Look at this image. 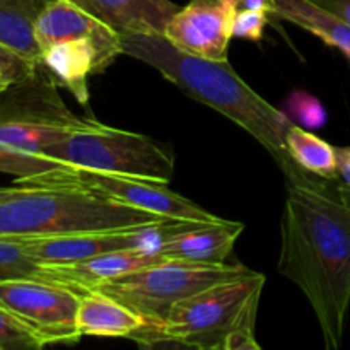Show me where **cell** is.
<instances>
[{"label": "cell", "instance_id": "obj_9", "mask_svg": "<svg viewBox=\"0 0 350 350\" xmlns=\"http://www.w3.org/2000/svg\"><path fill=\"white\" fill-rule=\"evenodd\" d=\"M0 304L12 311L44 345L75 344L81 338V293L41 279L0 280Z\"/></svg>", "mask_w": 350, "mask_h": 350}, {"label": "cell", "instance_id": "obj_23", "mask_svg": "<svg viewBox=\"0 0 350 350\" xmlns=\"http://www.w3.org/2000/svg\"><path fill=\"white\" fill-rule=\"evenodd\" d=\"M289 108L293 115L310 129H320L327 122V111L317 98L304 92H294L289 99Z\"/></svg>", "mask_w": 350, "mask_h": 350}, {"label": "cell", "instance_id": "obj_22", "mask_svg": "<svg viewBox=\"0 0 350 350\" xmlns=\"http://www.w3.org/2000/svg\"><path fill=\"white\" fill-rule=\"evenodd\" d=\"M40 338L3 304H0V350H36Z\"/></svg>", "mask_w": 350, "mask_h": 350}, {"label": "cell", "instance_id": "obj_8", "mask_svg": "<svg viewBox=\"0 0 350 350\" xmlns=\"http://www.w3.org/2000/svg\"><path fill=\"white\" fill-rule=\"evenodd\" d=\"M23 183L40 185H70L89 191L109 197L122 204L163 215L171 221L181 222H219L222 221L212 212L205 211L183 195L171 191L167 183L125 176V174L101 173V171L82 170V167L64 166L29 180H16Z\"/></svg>", "mask_w": 350, "mask_h": 350}, {"label": "cell", "instance_id": "obj_11", "mask_svg": "<svg viewBox=\"0 0 350 350\" xmlns=\"http://www.w3.org/2000/svg\"><path fill=\"white\" fill-rule=\"evenodd\" d=\"M236 12L234 0H191L171 17L164 36L195 57L228 62Z\"/></svg>", "mask_w": 350, "mask_h": 350}, {"label": "cell", "instance_id": "obj_2", "mask_svg": "<svg viewBox=\"0 0 350 350\" xmlns=\"http://www.w3.org/2000/svg\"><path fill=\"white\" fill-rule=\"evenodd\" d=\"M122 44L123 53L150 65L188 96L245 129L273 157L287 185H321L297 166L287 150L286 135L296 123L253 91L228 62L181 51L164 34H129L122 36Z\"/></svg>", "mask_w": 350, "mask_h": 350}, {"label": "cell", "instance_id": "obj_27", "mask_svg": "<svg viewBox=\"0 0 350 350\" xmlns=\"http://www.w3.org/2000/svg\"><path fill=\"white\" fill-rule=\"evenodd\" d=\"M337 152V170L342 185L350 188V147H335Z\"/></svg>", "mask_w": 350, "mask_h": 350}, {"label": "cell", "instance_id": "obj_1", "mask_svg": "<svg viewBox=\"0 0 350 350\" xmlns=\"http://www.w3.org/2000/svg\"><path fill=\"white\" fill-rule=\"evenodd\" d=\"M279 272L310 301L325 347L340 349L350 306V207L317 187L287 185Z\"/></svg>", "mask_w": 350, "mask_h": 350}, {"label": "cell", "instance_id": "obj_31", "mask_svg": "<svg viewBox=\"0 0 350 350\" xmlns=\"http://www.w3.org/2000/svg\"><path fill=\"white\" fill-rule=\"evenodd\" d=\"M345 57H347L349 62H350V51H349V53H345Z\"/></svg>", "mask_w": 350, "mask_h": 350}, {"label": "cell", "instance_id": "obj_10", "mask_svg": "<svg viewBox=\"0 0 350 350\" xmlns=\"http://www.w3.org/2000/svg\"><path fill=\"white\" fill-rule=\"evenodd\" d=\"M197 222L173 221L166 224L144 226L133 229H113V231H88L72 234L38 236V238H16L27 255L43 265L72 263L105 253L120 250L156 248L163 239L178 231L191 228Z\"/></svg>", "mask_w": 350, "mask_h": 350}, {"label": "cell", "instance_id": "obj_17", "mask_svg": "<svg viewBox=\"0 0 350 350\" xmlns=\"http://www.w3.org/2000/svg\"><path fill=\"white\" fill-rule=\"evenodd\" d=\"M146 321L139 313L99 291L81 294L77 310V328L81 337L129 338Z\"/></svg>", "mask_w": 350, "mask_h": 350}, {"label": "cell", "instance_id": "obj_24", "mask_svg": "<svg viewBox=\"0 0 350 350\" xmlns=\"http://www.w3.org/2000/svg\"><path fill=\"white\" fill-rule=\"evenodd\" d=\"M269 23V12L256 9H238L232 24V38L260 41Z\"/></svg>", "mask_w": 350, "mask_h": 350}, {"label": "cell", "instance_id": "obj_28", "mask_svg": "<svg viewBox=\"0 0 350 350\" xmlns=\"http://www.w3.org/2000/svg\"><path fill=\"white\" fill-rule=\"evenodd\" d=\"M238 9H256L267 10L273 14V0H234Z\"/></svg>", "mask_w": 350, "mask_h": 350}, {"label": "cell", "instance_id": "obj_16", "mask_svg": "<svg viewBox=\"0 0 350 350\" xmlns=\"http://www.w3.org/2000/svg\"><path fill=\"white\" fill-rule=\"evenodd\" d=\"M41 64L55 81L67 88L81 105H88V77L105 70L101 53L91 40H68L43 50Z\"/></svg>", "mask_w": 350, "mask_h": 350}, {"label": "cell", "instance_id": "obj_20", "mask_svg": "<svg viewBox=\"0 0 350 350\" xmlns=\"http://www.w3.org/2000/svg\"><path fill=\"white\" fill-rule=\"evenodd\" d=\"M286 146L291 157L306 173L321 180H337V152L335 147L314 133L294 125L286 135Z\"/></svg>", "mask_w": 350, "mask_h": 350}, {"label": "cell", "instance_id": "obj_7", "mask_svg": "<svg viewBox=\"0 0 350 350\" xmlns=\"http://www.w3.org/2000/svg\"><path fill=\"white\" fill-rule=\"evenodd\" d=\"M255 270L245 265H207V263L167 260L147 269L99 284L94 289L120 301L139 313L146 323H163L178 301L193 296L214 284L250 275Z\"/></svg>", "mask_w": 350, "mask_h": 350}, {"label": "cell", "instance_id": "obj_30", "mask_svg": "<svg viewBox=\"0 0 350 350\" xmlns=\"http://www.w3.org/2000/svg\"><path fill=\"white\" fill-rule=\"evenodd\" d=\"M337 193L338 197H340L342 200H344L350 207V188L345 187V185H340V187H337Z\"/></svg>", "mask_w": 350, "mask_h": 350}, {"label": "cell", "instance_id": "obj_33", "mask_svg": "<svg viewBox=\"0 0 350 350\" xmlns=\"http://www.w3.org/2000/svg\"><path fill=\"white\" fill-rule=\"evenodd\" d=\"M46 2H48V0H46Z\"/></svg>", "mask_w": 350, "mask_h": 350}, {"label": "cell", "instance_id": "obj_3", "mask_svg": "<svg viewBox=\"0 0 350 350\" xmlns=\"http://www.w3.org/2000/svg\"><path fill=\"white\" fill-rule=\"evenodd\" d=\"M263 286L258 272L214 284L178 301L163 323H144L129 338L147 347L260 350L255 325Z\"/></svg>", "mask_w": 350, "mask_h": 350}, {"label": "cell", "instance_id": "obj_4", "mask_svg": "<svg viewBox=\"0 0 350 350\" xmlns=\"http://www.w3.org/2000/svg\"><path fill=\"white\" fill-rule=\"evenodd\" d=\"M173 222L70 185L16 181L0 195V236L38 238L88 231H113Z\"/></svg>", "mask_w": 350, "mask_h": 350}, {"label": "cell", "instance_id": "obj_12", "mask_svg": "<svg viewBox=\"0 0 350 350\" xmlns=\"http://www.w3.org/2000/svg\"><path fill=\"white\" fill-rule=\"evenodd\" d=\"M36 40L41 51L68 40H91L108 67L123 53L122 34L72 0H48L36 21Z\"/></svg>", "mask_w": 350, "mask_h": 350}, {"label": "cell", "instance_id": "obj_18", "mask_svg": "<svg viewBox=\"0 0 350 350\" xmlns=\"http://www.w3.org/2000/svg\"><path fill=\"white\" fill-rule=\"evenodd\" d=\"M46 0H0V44L31 65L41 64L36 21Z\"/></svg>", "mask_w": 350, "mask_h": 350}, {"label": "cell", "instance_id": "obj_5", "mask_svg": "<svg viewBox=\"0 0 350 350\" xmlns=\"http://www.w3.org/2000/svg\"><path fill=\"white\" fill-rule=\"evenodd\" d=\"M53 75L43 64L0 96V173L29 180L55 167L41 157L51 144L99 125L65 106Z\"/></svg>", "mask_w": 350, "mask_h": 350}, {"label": "cell", "instance_id": "obj_19", "mask_svg": "<svg viewBox=\"0 0 350 350\" xmlns=\"http://www.w3.org/2000/svg\"><path fill=\"white\" fill-rule=\"evenodd\" d=\"M273 14L297 24L344 55L350 51V27L311 0H273Z\"/></svg>", "mask_w": 350, "mask_h": 350}, {"label": "cell", "instance_id": "obj_26", "mask_svg": "<svg viewBox=\"0 0 350 350\" xmlns=\"http://www.w3.org/2000/svg\"><path fill=\"white\" fill-rule=\"evenodd\" d=\"M311 2L327 9L350 27V0H311Z\"/></svg>", "mask_w": 350, "mask_h": 350}, {"label": "cell", "instance_id": "obj_13", "mask_svg": "<svg viewBox=\"0 0 350 350\" xmlns=\"http://www.w3.org/2000/svg\"><path fill=\"white\" fill-rule=\"evenodd\" d=\"M163 262H167V258L157 253L156 248L120 250V252L105 253V255L92 256L81 262L55 263V265L41 263L43 265L41 280L64 284L82 294L94 289L96 286L106 280Z\"/></svg>", "mask_w": 350, "mask_h": 350}, {"label": "cell", "instance_id": "obj_14", "mask_svg": "<svg viewBox=\"0 0 350 350\" xmlns=\"http://www.w3.org/2000/svg\"><path fill=\"white\" fill-rule=\"evenodd\" d=\"M245 231V224L232 221L197 222L191 228L167 236L156 246V252L167 260L180 262L207 263L219 265L226 263L232 253L236 239Z\"/></svg>", "mask_w": 350, "mask_h": 350}, {"label": "cell", "instance_id": "obj_29", "mask_svg": "<svg viewBox=\"0 0 350 350\" xmlns=\"http://www.w3.org/2000/svg\"><path fill=\"white\" fill-rule=\"evenodd\" d=\"M12 84H14L12 79H10L9 75L5 74V72L0 70V96H2L3 92H5L7 89H9Z\"/></svg>", "mask_w": 350, "mask_h": 350}, {"label": "cell", "instance_id": "obj_15", "mask_svg": "<svg viewBox=\"0 0 350 350\" xmlns=\"http://www.w3.org/2000/svg\"><path fill=\"white\" fill-rule=\"evenodd\" d=\"M101 19L122 36L164 34L171 17L180 10L171 0H72Z\"/></svg>", "mask_w": 350, "mask_h": 350}, {"label": "cell", "instance_id": "obj_21", "mask_svg": "<svg viewBox=\"0 0 350 350\" xmlns=\"http://www.w3.org/2000/svg\"><path fill=\"white\" fill-rule=\"evenodd\" d=\"M43 265L34 262L19 239L0 236V280L41 279Z\"/></svg>", "mask_w": 350, "mask_h": 350}, {"label": "cell", "instance_id": "obj_6", "mask_svg": "<svg viewBox=\"0 0 350 350\" xmlns=\"http://www.w3.org/2000/svg\"><path fill=\"white\" fill-rule=\"evenodd\" d=\"M41 157L55 170L64 166L101 173L125 174L142 180L170 183L174 157L146 135L116 130L106 125L77 130L60 142L51 144Z\"/></svg>", "mask_w": 350, "mask_h": 350}, {"label": "cell", "instance_id": "obj_25", "mask_svg": "<svg viewBox=\"0 0 350 350\" xmlns=\"http://www.w3.org/2000/svg\"><path fill=\"white\" fill-rule=\"evenodd\" d=\"M36 67L38 65L27 64L26 60H23L16 53H12V51L0 44V70L5 72L14 82L26 79L27 75L33 74Z\"/></svg>", "mask_w": 350, "mask_h": 350}, {"label": "cell", "instance_id": "obj_32", "mask_svg": "<svg viewBox=\"0 0 350 350\" xmlns=\"http://www.w3.org/2000/svg\"><path fill=\"white\" fill-rule=\"evenodd\" d=\"M2 191H3V187H2V188H0V195H2Z\"/></svg>", "mask_w": 350, "mask_h": 350}]
</instances>
